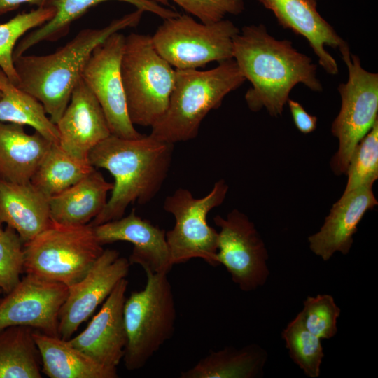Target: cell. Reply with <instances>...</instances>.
I'll return each mask as SVG.
<instances>
[{"label":"cell","mask_w":378,"mask_h":378,"mask_svg":"<svg viewBox=\"0 0 378 378\" xmlns=\"http://www.w3.org/2000/svg\"><path fill=\"white\" fill-rule=\"evenodd\" d=\"M233 59L251 84L245 101L252 111L265 108L271 116L281 115L299 83L314 92L323 90L312 59L290 41L271 36L264 24L243 27L233 39Z\"/></svg>","instance_id":"6da1fadb"},{"label":"cell","mask_w":378,"mask_h":378,"mask_svg":"<svg viewBox=\"0 0 378 378\" xmlns=\"http://www.w3.org/2000/svg\"><path fill=\"white\" fill-rule=\"evenodd\" d=\"M173 152V144L150 135L125 139L111 134L94 147L88 155L90 163L106 169L114 182L106 206L89 224L119 219L131 204L152 201L167 179Z\"/></svg>","instance_id":"7a4b0ae2"},{"label":"cell","mask_w":378,"mask_h":378,"mask_svg":"<svg viewBox=\"0 0 378 378\" xmlns=\"http://www.w3.org/2000/svg\"><path fill=\"white\" fill-rule=\"evenodd\" d=\"M143 13V10L136 9L102 28L82 29L52 53L24 54L15 58L14 66L19 78L17 87L38 100L56 125L94 48L111 34L136 27Z\"/></svg>","instance_id":"3957f363"},{"label":"cell","mask_w":378,"mask_h":378,"mask_svg":"<svg viewBox=\"0 0 378 378\" xmlns=\"http://www.w3.org/2000/svg\"><path fill=\"white\" fill-rule=\"evenodd\" d=\"M245 80L234 59L206 71L176 69L168 107L150 135L173 144L196 138L206 115Z\"/></svg>","instance_id":"277c9868"},{"label":"cell","mask_w":378,"mask_h":378,"mask_svg":"<svg viewBox=\"0 0 378 378\" xmlns=\"http://www.w3.org/2000/svg\"><path fill=\"white\" fill-rule=\"evenodd\" d=\"M121 75L131 122L151 127L168 107L176 69L157 52L151 36L131 33L125 38Z\"/></svg>","instance_id":"5b68a950"},{"label":"cell","mask_w":378,"mask_h":378,"mask_svg":"<svg viewBox=\"0 0 378 378\" xmlns=\"http://www.w3.org/2000/svg\"><path fill=\"white\" fill-rule=\"evenodd\" d=\"M145 272V288L132 292L123 308L127 344L122 360L129 371L144 367L175 330L176 310L168 274Z\"/></svg>","instance_id":"8992f818"},{"label":"cell","mask_w":378,"mask_h":378,"mask_svg":"<svg viewBox=\"0 0 378 378\" xmlns=\"http://www.w3.org/2000/svg\"><path fill=\"white\" fill-rule=\"evenodd\" d=\"M103 251L90 224L52 222L24 244V273L69 287L85 276Z\"/></svg>","instance_id":"52a82bcc"},{"label":"cell","mask_w":378,"mask_h":378,"mask_svg":"<svg viewBox=\"0 0 378 378\" xmlns=\"http://www.w3.org/2000/svg\"><path fill=\"white\" fill-rule=\"evenodd\" d=\"M227 191L228 186L221 178L202 197H195L188 189L179 188L165 198L163 208L175 219L174 227L166 232L173 265L193 258H201L211 266L219 265L218 232L209 225L207 216L224 202Z\"/></svg>","instance_id":"ba28073f"},{"label":"cell","mask_w":378,"mask_h":378,"mask_svg":"<svg viewBox=\"0 0 378 378\" xmlns=\"http://www.w3.org/2000/svg\"><path fill=\"white\" fill-rule=\"evenodd\" d=\"M239 32L228 20L205 24L179 14L164 20L151 38L157 52L176 69H196L233 59V39Z\"/></svg>","instance_id":"9c48e42d"},{"label":"cell","mask_w":378,"mask_h":378,"mask_svg":"<svg viewBox=\"0 0 378 378\" xmlns=\"http://www.w3.org/2000/svg\"><path fill=\"white\" fill-rule=\"evenodd\" d=\"M338 50L349 76L338 87L341 108L331 132L338 139L339 148L330 167L336 175H341L346 173L358 144L378 120V74L362 67L360 58L350 52L346 42Z\"/></svg>","instance_id":"30bf717a"},{"label":"cell","mask_w":378,"mask_h":378,"mask_svg":"<svg viewBox=\"0 0 378 378\" xmlns=\"http://www.w3.org/2000/svg\"><path fill=\"white\" fill-rule=\"evenodd\" d=\"M214 223L220 228L217 260L244 292L263 286L270 276L269 255L254 223L243 212L232 210L223 218L216 215Z\"/></svg>","instance_id":"8fae6325"},{"label":"cell","mask_w":378,"mask_h":378,"mask_svg":"<svg viewBox=\"0 0 378 378\" xmlns=\"http://www.w3.org/2000/svg\"><path fill=\"white\" fill-rule=\"evenodd\" d=\"M125 36L115 32L92 50L81 78L99 103L111 134L125 138L143 136L131 122L121 75V60Z\"/></svg>","instance_id":"7c38bea8"},{"label":"cell","mask_w":378,"mask_h":378,"mask_svg":"<svg viewBox=\"0 0 378 378\" xmlns=\"http://www.w3.org/2000/svg\"><path fill=\"white\" fill-rule=\"evenodd\" d=\"M130 263L115 249H104L85 276L69 286L59 313L58 334L71 339L79 326L104 302L128 274Z\"/></svg>","instance_id":"4fadbf2b"},{"label":"cell","mask_w":378,"mask_h":378,"mask_svg":"<svg viewBox=\"0 0 378 378\" xmlns=\"http://www.w3.org/2000/svg\"><path fill=\"white\" fill-rule=\"evenodd\" d=\"M68 290L64 284L26 274L0 298V329L22 326L59 337V313Z\"/></svg>","instance_id":"5bb4252c"},{"label":"cell","mask_w":378,"mask_h":378,"mask_svg":"<svg viewBox=\"0 0 378 378\" xmlns=\"http://www.w3.org/2000/svg\"><path fill=\"white\" fill-rule=\"evenodd\" d=\"M128 281L122 279L86 328L70 344L102 366L117 370L127 344L123 308Z\"/></svg>","instance_id":"9a60e30c"},{"label":"cell","mask_w":378,"mask_h":378,"mask_svg":"<svg viewBox=\"0 0 378 378\" xmlns=\"http://www.w3.org/2000/svg\"><path fill=\"white\" fill-rule=\"evenodd\" d=\"M56 125L59 146L82 160H89L91 150L111 134L99 103L81 78Z\"/></svg>","instance_id":"2e32d148"},{"label":"cell","mask_w":378,"mask_h":378,"mask_svg":"<svg viewBox=\"0 0 378 378\" xmlns=\"http://www.w3.org/2000/svg\"><path fill=\"white\" fill-rule=\"evenodd\" d=\"M101 245L127 241L133 245L128 259L145 272L168 274L174 266L166 240V231L136 215L135 209L126 216L93 226Z\"/></svg>","instance_id":"e0dca14e"},{"label":"cell","mask_w":378,"mask_h":378,"mask_svg":"<svg viewBox=\"0 0 378 378\" xmlns=\"http://www.w3.org/2000/svg\"><path fill=\"white\" fill-rule=\"evenodd\" d=\"M377 204L372 185L363 186L342 195L320 230L308 237L310 250L323 261L330 260L337 252L347 255L359 223L365 213Z\"/></svg>","instance_id":"ac0fdd59"},{"label":"cell","mask_w":378,"mask_h":378,"mask_svg":"<svg viewBox=\"0 0 378 378\" xmlns=\"http://www.w3.org/2000/svg\"><path fill=\"white\" fill-rule=\"evenodd\" d=\"M273 13L279 24L304 37L318 57L319 65L329 74L337 75L338 66L326 50L339 49L346 41L318 12L314 0H256Z\"/></svg>","instance_id":"d6986e66"},{"label":"cell","mask_w":378,"mask_h":378,"mask_svg":"<svg viewBox=\"0 0 378 378\" xmlns=\"http://www.w3.org/2000/svg\"><path fill=\"white\" fill-rule=\"evenodd\" d=\"M0 221L13 228L24 244L52 223L49 197L31 182L16 183L0 178Z\"/></svg>","instance_id":"ffe728a7"},{"label":"cell","mask_w":378,"mask_h":378,"mask_svg":"<svg viewBox=\"0 0 378 378\" xmlns=\"http://www.w3.org/2000/svg\"><path fill=\"white\" fill-rule=\"evenodd\" d=\"M52 144L36 131L27 133L22 125L0 122V178L31 182Z\"/></svg>","instance_id":"44dd1931"},{"label":"cell","mask_w":378,"mask_h":378,"mask_svg":"<svg viewBox=\"0 0 378 378\" xmlns=\"http://www.w3.org/2000/svg\"><path fill=\"white\" fill-rule=\"evenodd\" d=\"M113 183L94 168L80 181L49 198L52 222L69 226L89 224L103 210Z\"/></svg>","instance_id":"7402d4cb"},{"label":"cell","mask_w":378,"mask_h":378,"mask_svg":"<svg viewBox=\"0 0 378 378\" xmlns=\"http://www.w3.org/2000/svg\"><path fill=\"white\" fill-rule=\"evenodd\" d=\"M107 1L111 0H48L46 6L55 9V15L41 26L26 34L18 42L13 51V59L25 54L28 50L41 42H55L65 36L74 22L90 8ZM116 1L130 4L136 9L152 13L163 20L179 15L178 12L164 8L154 0Z\"/></svg>","instance_id":"603a6c76"},{"label":"cell","mask_w":378,"mask_h":378,"mask_svg":"<svg viewBox=\"0 0 378 378\" xmlns=\"http://www.w3.org/2000/svg\"><path fill=\"white\" fill-rule=\"evenodd\" d=\"M33 337L41 359L42 374L50 378H116L117 370L104 368L69 340L36 330Z\"/></svg>","instance_id":"cb8c5ba5"},{"label":"cell","mask_w":378,"mask_h":378,"mask_svg":"<svg viewBox=\"0 0 378 378\" xmlns=\"http://www.w3.org/2000/svg\"><path fill=\"white\" fill-rule=\"evenodd\" d=\"M267 354L255 344L211 351L181 378H255L262 374Z\"/></svg>","instance_id":"d4e9b609"},{"label":"cell","mask_w":378,"mask_h":378,"mask_svg":"<svg viewBox=\"0 0 378 378\" xmlns=\"http://www.w3.org/2000/svg\"><path fill=\"white\" fill-rule=\"evenodd\" d=\"M0 122L29 125L54 144L59 132L42 105L32 95L15 85L0 69Z\"/></svg>","instance_id":"484cf974"},{"label":"cell","mask_w":378,"mask_h":378,"mask_svg":"<svg viewBox=\"0 0 378 378\" xmlns=\"http://www.w3.org/2000/svg\"><path fill=\"white\" fill-rule=\"evenodd\" d=\"M34 330L22 326L0 329V378L42 377Z\"/></svg>","instance_id":"4316f807"},{"label":"cell","mask_w":378,"mask_h":378,"mask_svg":"<svg viewBox=\"0 0 378 378\" xmlns=\"http://www.w3.org/2000/svg\"><path fill=\"white\" fill-rule=\"evenodd\" d=\"M94 169L89 160L74 158L59 144H52L31 183L50 198L74 186Z\"/></svg>","instance_id":"83f0119b"},{"label":"cell","mask_w":378,"mask_h":378,"mask_svg":"<svg viewBox=\"0 0 378 378\" xmlns=\"http://www.w3.org/2000/svg\"><path fill=\"white\" fill-rule=\"evenodd\" d=\"M55 14L54 8L46 6L19 13L0 24V69L15 85H18L19 78L14 66L13 51L18 40L52 19Z\"/></svg>","instance_id":"f1b7e54d"},{"label":"cell","mask_w":378,"mask_h":378,"mask_svg":"<svg viewBox=\"0 0 378 378\" xmlns=\"http://www.w3.org/2000/svg\"><path fill=\"white\" fill-rule=\"evenodd\" d=\"M286 347L293 361L309 378L321 374V365L324 358L321 339L309 332L298 314L281 333Z\"/></svg>","instance_id":"f546056e"},{"label":"cell","mask_w":378,"mask_h":378,"mask_svg":"<svg viewBox=\"0 0 378 378\" xmlns=\"http://www.w3.org/2000/svg\"><path fill=\"white\" fill-rule=\"evenodd\" d=\"M347 182L342 195L378 178V120L355 148L345 173Z\"/></svg>","instance_id":"4dcf8cb0"},{"label":"cell","mask_w":378,"mask_h":378,"mask_svg":"<svg viewBox=\"0 0 378 378\" xmlns=\"http://www.w3.org/2000/svg\"><path fill=\"white\" fill-rule=\"evenodd\" d=\"M341 309L328 294L308 296L298 313L306 328L320 339H331L337 332Z\"/></svg>","instance_id":"1f68e13d"},{"label":"cell","mask_w":378,"mask_h":378,"mask_svg":"<svg viewBox=\"0 0 378 378\" xmlns=\"http://www.w3.org/2000/svg\"><path fill=\"white\" fill-rule=\"evenodd\" d=\"M24 272V243L10 227L0 221V288L11 291Z\"/></svg>","instance_id":"d6a6232c"},{"label":"cell","mask_w":378,"mask_h":378,"mask_svg":"<svg viewBox=\"0 0 378 378\" xmlns=\"http://www.w3.org/2000/svg\"><path fill=\"white\" fill-rule=\"evenodd\" d=\"M169 6V0H154ZM188 13L196 16L205 24L224 19L226 15H239L244 8V0H172Z\"/></svg>","instance_id":"836d02e7"},{"label":"cell","mask_w":378,"mask_h":378,"mask_svg":"<svg viewBox=\"0 0 378 378\" xmlns=\"http://www.w3.org/2000/svg\"><path fill=\"white\" fill-rule=\"evenodd\" d=\"M287 102L298 130L303 134H309L314 131L316 127L317 118L307 113L298 102L288 99Z\"/></svg>","instance_id":"e575fe53"},{"label":"cell","mask_w":378,"mask_h":378,"mask_svg":"<svg viewBox=\"0 0 378 378\" xmlns=\"http://www.w3.org/2000/svg\"><path fill=\"white\" fill-rule=\"evenodd\" d=\"M47 1L48 0H0V15L14 10L24 4L34 5L38 8L43 7Z\"/></svg>","instance_id":"d590c367"},{"label":"cell","mask_w":378,"mask_h":378,"mask_svg":"<svg viewBox=\"0 0 378 378\" xmlns=\"http://www.w3.org/2000/svg\"><path fill=\"white\" fill-rule=\"evenodd\" d=\"M1 293H3V291H2V290L0 288V295H1Z\"/></svg>","instance_id":"8d00e7d4"},{"label":"cell","mask_w":378,"mask_h":378,"mask_svg":"<svg viewBox=\"0 0 378 378\" xmlns=\"http://www.w3.org/2000/svg\"><path fill=\"white\" fill-rule=\"evenodd\" d=\"M1 92H0V99H1Z\"/></svg>","instance_id":"74e56055"},{"label":"cell","mask_w":378,"mask_h":378,"mask_svg":"<svg viewBox=\"0 0 378 378\" xmlns=\"http://www.w3.org/2000/svg\"><path fill=\"white\" fill-rule=\"evenodd\" d=\"M314 1H315L318 2V0H314Z\"/></svg>","instance_id":"f35d334b"}]
</instances>
